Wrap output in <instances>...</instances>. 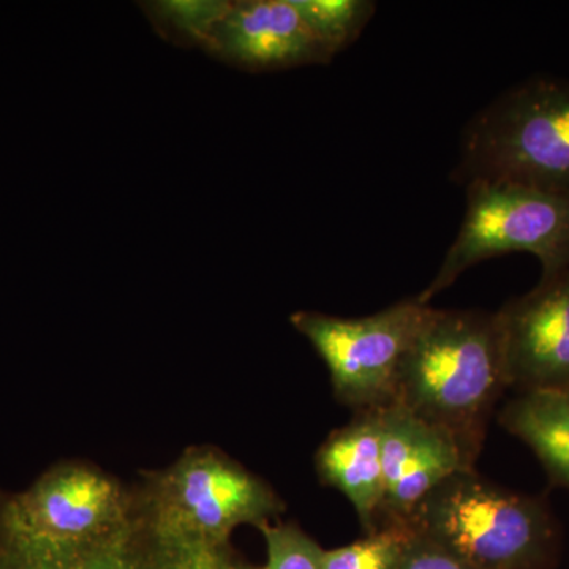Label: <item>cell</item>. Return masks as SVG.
Returning a JSON list of instances; mask_svg holds the SVG:
<instances>
[{
  "label": "cell",
  "mask_w": 569,
  "mask_h": 569,
  "mask_svg": "<svg viewBox=\"0 0 569 569\" xmlns=\"http://www.w3.org/2000/svg\"><path fill=\"white\" fill-rule=\"evenodd\" d=\"M408 537L407 526L381 527L342 548L325 550L321 569H397Z\"/></svg>",
  "instance_id": "obj_15"
},
{
  "label": "cell",
  "mask_w": 569,
  "mask_h": 569,
  "mask_svg": "<svg viewBox=\"0 0 569 569\" xmlns=\"http://www.w3.org/2000/svg\"><path fill=\"white\" fill-rule=\"evenodd\" d=\"M260 531L266 542V563L247 569H321L325 549L301 527L276 520Z\"/></svg>",
  "instance_id": "obj_16"
},
{
  "label": "cell",
  "mask_w": 569,
  "mask_h": 569,
  "mask_svg": "<svg viewBox=\"0 0 569 569\" xmlns=\"http://www.w3.org/2000/svg\"><path fill=\"white\" fill-rule=\"evenodd\" d=\"M159 6L160 17L176 32L206 43L230 2H163Z\"/></svg>",
  "instance_id": "obj_17"
},
{
  "label": "cell",
  "mask_w": 569,
  "mask_h": 569,
  "mask_svg": "<svg viewBox=\"0 0 569 569\" xmlns=\"http://www.w3.org/2000/svg\"><path fill=\"white\" fill-rule=\"evenodd\" d=\"M291 3L332 58L358 40L377 9L370 0H291Z\"/></svg>",
  "instance_id": "obj_14"
},
{
  "label": "cell",
  "mask_w": 569,
  "mask_h": 569,
  "mask_svg": "<svg viewBox=\"0 0 569 569\" xmlns=\"http://www.w3.org/2000/svg\"><path fill=\"white\" fill-rule=\"evenodd\" d=\"M467 208L432 282L418 296L429 306L471 266L507 253H530L542 272L569 263V198L515 183H467Z\"/></svg>",
  "instance_id": "obj_5"
},
{
  "label": "cell",
  "mask_w": 569,
  "mask_h": 569,
  "mask_svg": "<svg viewBox=\"0 0 569 569\" xmlns=\"http://www.w3.org/2000/svg\"><path fill=\"white\" fill-rule=\"evenodd\" d=\"M206 44L227 61L252 71L328 63L332 59L291 0L230 3Z\"/></svg>",
  "instance_id": "obj_11"
},
{
  "label": "cell",
  "mask_w": 569,
  "mask_h": 569,
  "mask_svg": "<svg viewBox=\"0 0 569 569\" xmlns=\"http://www.w3.org/2000/svg\"><path fill=\"white\" fill-rule=\"evenodd\" d=\"M318 478L347 497L365 533L380 529L383 507L381 415L359 411L353 421L329 433L316 455Z\"/></svg>",
  "instance_id": "obj_12"
},
{
  "label": "cell",
  "mask_w": 569,
  "mask_h": 569,
  "mask_svg": "<svg viewBox=\"0 0 569 569\" xmlns=\"http://www.w3.org/2000/svg\"><path fill=\"white\" fill-rule=\"evenodd\" d=\"M133 493V492H132ZM231 546L206 548L153 529L137 507L107 537L71 548L33 549L0 538V569H247Z\"/></svg>",
  "instance_id": "obj_9"
},
{
  "label": "cell",
  "mask_w": 569,
  "mask_h": 569,
  "mask_svg": "<svg viewBox=\"0 0 569 569\" xmlns=\"http://www.w3.org/2000/svg\"><path fill=\"white\" fill-rule=\"evenodd\" d=\"M429 309L413 298L369 317L299 310L290 321L323 359L336 399L359 413L392 402L400 365Z\"/></svg>",
  "instance_id": "obj_6"
},
{
  "label": "cell",
  "mask_w": 569,
  "mask_h": 569,
  "mask_svg": "<svg viewBox=\"0 0 569 569\" xmlns=\"http://www.w3.org/2000/svg\"><path fill=\"white\" fill-rule=\"evenodd\" d=\"M508 388L496 313L430 307L400 365L391 403L445 430L475 466L490 413Z\"/></svg>",
  "instance_id": "obj_1"
},
{
  "label": "cell",
  "mask_w": 569,
  "mask_h": 569,
  "mask_svg": "<svg viewBox=\"0 0 569 569\" xmlns=\"http://www.w3.org/2000/svg\"><path fill=\"white\" fill-rule=\"evenodd\" d=\"M132 508V489L91 462L71 460L2 505L0 538L33 549L88 545L121 529Z\"/></svg>",
  "instance_id": "obj_7"
},
{
  "label": "cell",
  "mask_w": 569,
  "mask_h": 569,
  "mask_svg": "<svg viewBox=\"0 0 569 569\" xmlns=\"http://www.w3.org/2000/svg\"><path fill=\"white\" fill-rule=\"evenodd\" d=\"M569 392V391H568Z\"/></svg>",
  "instance_id": "obj_19"
},
{
  "label": "cell",
  "mask_w": 569,
  "mask_h": 569,
  "mask_svg": "<svg viewBox=\"0 0 569 569\" xmlns=\"http://www.w3.org/2000/svg\"><path fill=\"white\" fill-rule=\"evenodd\" d=\"M132 492L153 529L206 548H228L238 527L260 530L284 511L269 482L212 445L187 448L171 466L146 471Z\"/></svg>",
  "instance_id": "obj_3"
},
{
  "label": "cell",
  "mask_w": 569,
  "mask_h": 569,
  "mask_svg": "<svg viewBox=\"0 0 569 569\" xmlns=\"http://www.w3.org/2000/svg\"><path fill=\"white\" fill-rule=\"evenodd\" d=\"M383 507L381 527L407 526L415 509L438 485L462 470H475L455 438L389 403L380 408Z\"/></svg>",
  "instance_id": "obj_10"
},
{
  "label": "cell",
  "mask_w": 569,
  "mask_h": 569,
  "mask_svg": "<svg viewBox=\"0 0 569 569\" xmlns=\"http://www.w3.org/2000/svg\"><path fill=\"white\" fill-rule=\"evenodd\" d=\"M408 527V526H407ZM410 529V527H408ZM397 569H473L460 561L458 557L440 548L436 542L430 541L410 529V537L407 539L402 559Z\"/></svg>",
  "instance_id": "obj_18"
},
{
  "label": "cell",
  "mask_w": 569,
  "mask_h": 569,
  "mask_svg": "<svg viewBox=\"0 0 569 569\" xmlns=\"http://www.w3.org/2000/svg\"><path fill=\"white\" fill-rule=\"evenodd\" d=\"M455 181L569 198V81L533 78L479 111L463 130Z\"/></svg>",
  "instance_id": "obj_2"
},
{
  "label": "cell",
  "mask_w": 569,
  "mask_h": 569,
  "mask_svg": "<svg viewBox=\"0 0 569 569\" xmlns=\"http://www.w3.org/2000/svg\"><path fill=\"white\" fill-rule=\"evenodd\" d=\"M407 526L473 569H545L556 552L546 505L498 488L475 470L445 479Z\"/></svg>",
  "instance_id": "obj_4"
},
{
  "label": "cell",
  "mask_w": 569,
  "mask_h": 569,
  "mask_svg": "<svg viewBox=\"0 0 569 569\" xmlns=\"http://www.w3.org/2000/svg\"><path fill=\"white\" fill-rule=\"evenodd\" d=\"M496 316L509 388L569 391V263L542 272Z\"/></svg>",
  "instance_id": "obj_8"
},
{
  "label": "cell",
  "mask_w": 569,
  "mask_h": 569,
  "mask_svg": "<svg viewBox=\"0 0 569 569\" xmlns=\"http://www.w3.org/2000/svg\"><path fill=\"white\" fill-rule=\"evenodd\" d=\"M500 422L537 455L557 485L569 489V392H522L501 410Z\"/></svg>",
  "instance_id": "obj_13"
}]
</instances>
